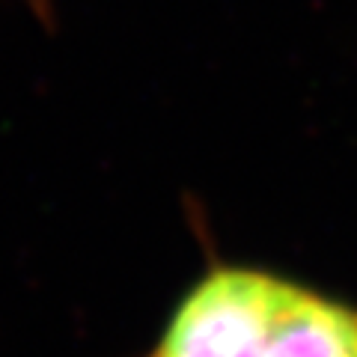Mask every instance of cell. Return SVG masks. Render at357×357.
<instances>
[{"instance_id":"1","label":"cell","mask_w":357,"mask_h":357,"mask_svg":"<svg viewBox=\"0 0 357 357\" xmlns=\"http://www.w3.org/2000/svg\"><path fill=\"white\" fill-rule=\"evenodd\" d=\"M283 280L271 268L215 256L137 357H262Z\"/></svg>"},{"instance_id":"2","label":"cell","mask_w":357,"mask_h":357,"mask_svg":"<svg viewBox=\"0 0 357 357\" xmlns=\"http://www.w3.org/2000/svg\"><path fill=\"white\" fill-rule=\"evenodd\" d=\"M262 357H357V304L286 277Z\"/></svg>"}]
</instances>
